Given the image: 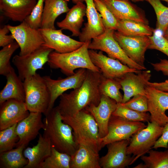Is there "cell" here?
Returning a JSON list of instances; mask_svg holds the SVG:
<instances>
[{
    "instance_id": "cell-1",
    "label": "cell",
    "mask_w": 168,
    "mask_h": 168,
    "mask_svg": "<svg viewBox=\"0 0 168 168\" xmlns=\"http://www.w3.org/2000/svg\"><path fill=\"white\" fill-rule=\"evenodd\" d=\"M102 74L100 72L86 69L82 84L68 93L60 96L57 106L62 116H70L86 108L99 103L101 95L99 89Z\"/></svg>"
},
{
    "instance_id": "cell-2",
    "label": "cell",
    "mask_w": 168,
    "mask_h": 168,
    "mask_svg": "<svg viewBox=\"0 0 168 168\" xmlns=\"http://www.w3.org/2000/svg\"><path fill=\"white\" fill-rule=\"evenodd\" d=\"M45 116L43 135L57 150L72 156L78 148V144L72 127L63 121L57 106Z\"/></svg>"
},
{
    "instance_id": "cell-3",
    "label": "cell",
    "mask_w": 168,
    "mask_h": 168,
    "mask_svg": "<svg viewBox=\"0 0 168 168\" xmlns=\"http://www.w3.org/2000/svg\"><path fill=\"white\" fill-rule=\"evenodd\" d=\"M91 42H85L78 49L68 53H60L54 51H52L49 56L48 65L51 68L60 69L67 76L74 74V71L78 68L101 72L90 58L88 46Z\"/></svg>"
},
{
    "instance_id": "cell-4",
    "label": "cell",
    "mask_w": 168,
    "mask_h": 168,
    "mask_svg": "<svg viewBox=\"0 0 168 168\" xmlns=\"http://www.w3.org/2000/svg\"><path fill=\"white\" fill-rule=\"evenodd\" d=\"M25 92V103L30 112L46 114L50 95L43 77L36 73L23 81Z\"/></svg>"
},
{
    "instance_id": "cell-5",
    "label": "cell",
    "mask_w": 168,
    "mask_h": 168,
    "mask_svg": "<svg viewBox=\"0 0 168 168\" xmlns=\"http://www.w3.org/2000/svg\"><path fill=\"white\" fill-rule=\"evenodd\" d=\"M115 30L105 29V32L93 39L88 46L89 49L100 50L106 53L109 57L118 60L129 67L142 71L146 70L131 60L126 54L115 39Z\"/></svg>"
},
{
    "instance_id": "cell-6",
    "label": "cell",
    "mask_w": 168,
    "mask_h": 168,
    "mask_svg": "<svg viewBox=\"0 0 168 168\" xmlns=\"http://www.w3.org/2000/svg\"><path fill=\"white\" fill-rule=\"evenodd\" d=\"M61 117L63 121L72 128L75 139L96 143L99 147L100 138L98 126L93 116L87 110L83 109L72 116Z\"/></svg>"
},
{
    "instance_id": "cell-7",
    "label": "cell",
    "mask_w": 168,
    "mask_h": 168,
    "mask_svg": "<svg viewBox=\"0 0 168 168\" xmlns=\"http://www.w3.org/2000/svg\"><path fill=\"white\" fill-rule=\"evenodd\" d=\"M147 127L131 138L127 148V154L134 157V162L140 157L148 153L162 134L164 126L155 122H147Z\"/></svg>"
},
{
    "instance_id": "cell-8",
    "label": "cell",
    "mask_w": 168,
    "mask_h": 168,
    "mask_svg": "<svg viewBox=\"0 0 168 168\" xmlns=\"http://www.w3.org/2000/svg\"><path fill=\"white\" fill-rule=\"evenodd\" d=\"M147 126L142 122L128 121L112 115L108 123V133L100 139V150L107 144L114 142L130 140L134 134Z\"/></svg>"
},
{
    "instance_id": "cell-9",
    "label": "cell",
    "mask_w": 168,
    "mask_h": 168,
    "mask_svg": "<svg viewBox=\"0 0 168 168\" xmlns=\"http://www.w3.org/2000/svg\"><path fill=\"white\" fill-rule=\"evenodd\" d=\"M53 51L43 45L27 55L14 56L12 62L17 69L20 78L23 81L36 74L38 70L43 69L44 65L48 62L50 53Z\"/></svg>"
},
{
    "instance_id": "cell-10",
    "label": "cell",
    "mask_w": 168,
    "mask_h": 168,
    "mask_svg": "<svg viewBox=\"0 0 168 168\" xmlns=\"http://www.w3.org/2000/svg\"><path fill=\"white\" fill-rule=\"evenodd\" d=\"M7 26L19 46L20 55L29 54L40 47L44 43L39 29L31 27L25 21L18 25H7Z\"/></svg>"
},
{
    "instance_id": "cell-11",
    "label": "cell",
    "mask_w": 168,
    "mask_h": 168,
    "mask_svg": "<svg viewBox=\"0 0 168 168\" xmlns=\"http://www.w3.org/2000/svg\"><path fill=\"white\" fill-rule=\"evenodd\" d=\"M86 69H79L75 73L66 78L54 79L49 76H43L49 89L50 99L49 107L45 115L54 107L58 98L68 90L75 89L82 83L85 77Z\"/></svg>"
},
{
    "instance_id": "cell-12",
    "label": "cell",
    "mask_w": 168,
    "mask_h": 168,
    "mask_svg": "<svg viewBox=\"0 0 168 168\" xmlns=\"http://www.w3.org/2000/svg\"><path fill=\"white\" fill-rule=\"evenodd\" d=\"M89 53L92 63L106 78L116 79L128 72L137 73L141 71L131 68L118 60L105 55L101 51L97 52L94 50L89 49Z\"/></svg>"
},
{
    "instance_id": "cell-13",
    "label": "cell",
    "mask_w": 168,
    "mask_h": 168,
    "mask_svg": "<svg viewBox=\"0 0 168 168\" xmlns=\"http://www.w3.org/2000/svg\"><path fill=\"white\" fill-rule=\"evenodd\" d=\"M114 37L127 55L139 65L145 67V53L150 44L148 36H127L114 31Z\"/></svg>"
},
{
    "instance_id": "cell-14",
    "label": "cell",
    "mask_w": 168,
    "mask_h": 168,
    "mask_svg": "<svg viewBox=\"0 0 168 168\" xmlns=\"http://www.w3.org/2000/svg\"><path fill=\"white\" fill-rule=\"evenodd\" d=\"M75 139L78 147L71 156L70 168H101L98 145L89 141Z\"/></svg>"
},
{
    "instance_id": "cell-15",
    "label": "cell",
    "mask_w": 168,
    "mask_h": 168,
    "mask_svg": "<svg viewBox=\"0 0 168 168\" xmlns=\"http://www.w3.org/2000/svg\"><path fill=\"white\" fill-rule=\"evenodd\" d=\"M130 141L124 140L107 144V154L100 158L101 168H124L133 163L135 157L127 154V148Z\"/></svg>"
},
{
    "instance_id": "cell-16",
    "label": "cell",
    "mask_w": 168,
    "mask_h": 168,
    "mask_svg": "<svg viewBox=\"0 0 168 168\" xmlns=\"http://www.w3.org/2000/svg\"><path fill=\"white\" fill-rule=\"evenodd\" d=\"M145 94L148 100L151 122H155L164 126L168 123V116L166 114V111L168 110V92L161 91L148 86Z\"/></svg>"
},
{
    "instance_id": "cell-17",
    "label": "cell",
    "mask_w": 168,
    "mask_h": 168,
    "mask_svg": "<svg viewBox=\"0 0 168 168\" xmlns=\"http://www.w3.org/2000/svg\"><path fill=\"white\" fill-rule=\"evenodd\" d=\"M151 77V71L147 70L141 71L137 73L128 72L116 79L120 83L124 92L121 103L128 101L135 95H146V88L148 86Z\"/></svg>"
},
{
    "instance_id": "cell-18",
    "label": "cell",
    "mask_w": 168,
    "mask_h": 168,
    "mask_svg": "<svg viewBox=\"0 0 168 168\" xmlns=\"http://www.w3.org/2000/svg\"><path fill=\"white\" fill-rule=\"evenodd\" d=\"M44 40V45L60 53L74 51L84 43L76 40L64 34L61 29H39Z\"/></svg>"
},
{
    "instance_id": "cell-19",
    "label": "cell",
    "mask_w": 168,
    "mask_h": 168,
    "mask_svg": "<svg viewBox=\"0 0 168 168\" xmlns=\"http://www.w3.org/2000/svg\"><path fill=\"white\" fill-rule=\"evenodd\" d=\"M0 105V130L18 124L30 113L25 102L16 100L9 99Z\"/></svg>"
},
{
    "instance_id": "cell-20",
    "label": "cell",
    "mask_w": 168,
    "mask_h": 168,
    "mask_svg": "<svg viewBox=\"0 0 168 168\" xmlns=\"http://www.w3.org/2000/svg\"><path fill=\"white\" fill-rule=\"evenodd\" d=\"M117 105L115 100L102 95L97 105H91L85 108L93 116L97 124L100 139L107 134L109 120Z\"/></svg>"
},
{
    "instance_id": "cell-21",
    "label": "cell",
    "mask_w": 168,
    "mask_h": 168,
    "mask_svg": "<svg viewBox=\"0 0 168 168\" xmlns=\"http://www.w3.org/2000/svg\"><path fill=\"white\" fill-rule=\"evenodd\" d=\"M42 113L30 112L29 115L18 123L16 128L19 138L16 147L22 145L26 147L35 139L39 134L41 129L44 128L42 120Z\"/></svg>"
},
{
    "instance_id": "cell-22",
    "label": "cell",
    "mask_w": 168,
    "mask_h": 168,
    "mask_svg": "<svg viewBox=\"0 0 168 168\" xmlns=\"http://www.w3.org/2000/svg\"><path fill=\"white\" fill-rule=\"evenodd\" d=\"M87 22L84 24L79 36L80 41L83 43L91 42L103 33L105 30L100 15L95 7L93 0H85Z\"/></svg>"
},
{
    "instance_id": "cell-23",
    "label": "cell",
    "mask_w": 168,
    "mask_h": 168,
    "mask_svg": "<svg viewBox=\"0 0 168 168\" xmlns=\"http://www.w3.org/2000/svg\"><path fill=\"white\" fill-rule=\"evenodd\" d=\"M101 0L118 20H130L148 24L143 12L129 1Z\"/></svg>"
},
{
    "instance_id": "cell-24",
    "label": "cell",
    "mask_w": 168,
    "mask_h": 168,
    "mask_svg": "<svg viewBox=\"0 0 168 168\" xmlns=\"http://www.w3.org/2000/svg\"><path fill=\"white\" fill-rule=\"evenodd\" d=\"M37 0H0L3 15L15 22H22L30 14Z\"/></svg>"
},
{
    "instance_id": "cell-25",
    "label": "cell",
    "mask_w": 168,
    "mask_h": 168,
    "mask_svg": "<svg viewBox=\"0 0 168 168\" xmlns=\"http://www.w3.org/2000/svg\"><path fill=\"white\" fill-rule=\"evenodd\" d=\"M52 146L49 140L40 133L36 145L24 150L28 164L23 168H39L41 163L51 154Z\"/></svg>"
},
{
    "instance_id": "cell-26",
    "label": "cell",
    "mask_w": 168,
    "mask_h": 168,
    "mask_svg": "<svg viewBox=\"0 0 168 168\" xmlns=\"http://www.w3.org/2000/svg\"><path fill=\"white\" fill-rule=\"evenodd\" d=\"M86 11V6L83 2L77 3L70 9L64 19L57 22V25L62 30H69L72 36L79 37Z\"/></svg>"
},
{
    "instance_id": "cell-27",
    "label": "cell",
    "mask_w": 168,
    "mask_h": 168,
    "mask_svg": "<svg viewBox=\"0 0 168 168\" xmlns=\"http://www.w3.org/2000/svg\"><path fill=\"white\" fill-rule=\"evenodd\" d=\"M5 77L6 84L0 92V105L10 99L25 102L23 81L16 74L13 68Z\"/></svg>"
},
{
    "instance_id": "cell-28",
    "label": "cell",
    "mask_w": 168,
    "mask_h": 168,
    "mask_svg": "<svg viewBox=\"0 0 168 168\" xmlns=\"http://www.w3.org/2000/svg\"><path fill=\"white\" fill-rule=\"evenodd\" d=\"M69 0H44L40 28L56 29L55 20L60 15L69 11L68 2Z\"/></svg>"
},
{
    "instance_id": "cell-29",
    "label": "cell",
    "mask_w": 168,
    "mask_h": 168,
    "mask_svg": "<svg viewBox=\"0 0 168 168\" xmlns=\"http://www.w3.org/2000/svg\"><path fill=\"white\" fill-rule=\"evenodd\" d=\"M25 147V146L22 145L0 153V167L24 168L28 162L23 153Z\"/></svg>"
},
{
    "instance_id": "cell-30",
    "label": "cell",
    "mask_w": 168,
    "mask_h": 168,
    "mask_svg": "<svg viewBox=\"0 0 168 168\" xmlns=\"http://www.w3.org/2000/svg\"><path fill=\"white\" fill-rule=\"evenodd\" d=\"M116 30L127 36H150L152 35L154 30L148 24L126 20H118Z\"/></svg>"
},
{
    "instance_id": "cell-31",
    "label": "cell",
    "mask_w": 168,
    "mask_h": 168,
    "mask_svg": "<svg viewBox=\"0 0 168 168\" xmlns=\"http://www.w3.org/2000/svg\"><path fill=\"white\" fill-rule=\"evenodd\" d=\"M164 151L150 150L149 155H143L141 159L144 163L138 164L134 168H168V148Z\"/></svg>"
},
{
    "instance_id": "cell-32",
    "label": "cell",
    "mask_w": 168,
    "mask_h": 168,
    "mask_svg": "<svg viewBox=\"0 0 168 168\" xmlns=\"http://www.w3.org/2000/svg\"><path fill=\"white\" fill-rule=\"evenodd\" d=\"M99 89L101 96H108L117 103H122L123 96L120 91L122 87L116 79L106 78L102 74Z\"/></svg>"
},
{
    "instance_id": "cell-33",
    "label": "cell",
    "mask_w": 168,
    "mask_h": 168,
    "mask_svg": "<svg viewBox=\"0 0 168 168\" xmlns=\"http://www.w3.org/2000/svg\"><path fill=\"white\" fill-rule=\"evenodd\" d=\"M71 156L60 152L53 146L50 155L40 165L39 168H70Z\"/></svg>"
},
{
    "instance_id": "cell-34",
    "label": "cell",
    "mask_w": 168,
    "mask_h": 168,
    "mask_svg": "<svg viewBox=\"0 0 168 168\" xmlns=\"http://www.w3.org/2000/svg\"><path fill=\"white\" fill-rule=\"evenodd\" d=\"M112 115L120 117L130 121L148 122L150 121V115L147 112L135 111L117 103V107Z\"/></svg>"
},
{
    "instance_id": "cell-35",
    "label": "cell",
    "mask_w": 168,
    "mask_h": 168,
    "mask_svg": "<svg viewBox=\"0 0 168 168\" xmlns=\"http://www.w3.org/2000/svg\"><path fill=\"white\" fill-rule=\"evenodd\" d=\"M17 124L0 131V153L16 146L19 138L16 131Z\"/></svg>"
},
{
    "instance_id": "cell-36",
    "label": "cell",
    "mask_w": 168,
    "mask_h": 168,
    "mask_svg": "<svg viewBox=\"0 0 168 168\" xmlns=\"http://www.w3.org/2000/svg\"><path fill=\"white\" fill-rule=\"evenodd\" d=\"M153 7L156 16V30L163 34L168 26V7L164 5L160 0L148 1Z\"/></svg>"
},
{
    "instance_id": "cell-37",
    "label": "cell",
    "mask_w": 168,
    "mask_h": 168,
    "mask_svg": "<svg viewBox=\"0 0 168 168\" xmlns=\"http://www.w3.org/2000/svg\"><path fill=\"white\" fill-rule=\"evenodd\" d=\"M19 48L14 41L2 47L0 51V74L5 76L12 68L10 63L11 58L15 51Z\"/></svg>"
},
{
    "instance_id": "cell-38",
    "label": "cell",
    "mask_w": 168,
    "mask_h": 168,
    "mask_svg": "<svg viewBox=\"0 0 168 168\" xmlns=\"http://www.w3.org/2000/svg\"><path fill=\"white\" fill-rule=\"evenodd\" d=\"M96 9L101 15L105 29L117 30L118 20L101 0H93Z\"/></svg>"
},
{
    "instance_id": "cell-39",
    "label": "cell",
    "mask_w": 168,
    "mask_h": 168,
    "mask_svg": "<svg viewBox=\"0 0 168 168\" xmlns=\"http://www.w3.org/2000/svg\"><path fill=\"white\" fill-rule=\"evenodd\" d=\"M44 0H38L30 14L25 21L31 27L39 29L41 26Z\"/></svg>"
},
{
    "instance_id": "cell-40",
    "label": "cell",
    "mask_w": 168,
    "mask_h": 168,
    "mask_svg": "<svg viewBox=\"0 0 168 168\" xmlns=\"http://www.w3.org/2000/svg\"><path fill=\"white\" fill-rule=\"evenodd\" d=\"M120 104L126 107L137 111L141 112L148 111V100L146 95H135L128 101Z\"/></svg>"
},
{
    "instance_id": "cell-41",
    "label": "cell",
    "mask_w": 168,
    "mask_h": 168,
    "mask_svg": "<svg viewBox=\"0 0 168 168\" xmlns=\"http://www.w3.org/2000/svg\"><path fill=\"white\" fill-rule=\"evenodd\" d=\"M150 44L148 49L159 50L168 57V40L162 35L156 34L154 30L152 35L148 36Z\"/></svg>"
},
{
    "instance_id": "cell-42",
    "label": "cell",
    "mask_w": 168,
    "mask_h": 168,
    "mask_svg": "<svg viewBox=\"0 0 168 168\" xmlns=\"http://www.w3.org/2000/svg\"><path fill=\"white\" fill-rule=\"evenodd\" d=\"M10 32L7 25L4 26L0 29V46L3 47L15 41L14 39L11 34L8 35Z\"/></svg>"
},
{
    "instance_id": "cell-43",
    "label": "cell",
    "mask_w": 168,
    "mask_h": 168,
    "mask_svg": "<svg viewBox=\"0 0 168 168\" xmlns=\"http://www.w3.org/2000/svg\"><path fill=\"white\" fill-rule=\"evenodd\" d=\"M160 147L168 148V123L164 126L161 135L152 148L157 149Z\"/></svg>"
},
{
    "instance_id": "cell-44",
    "label": "cell",
    "mask_w": 168,
    "mask_h": 168,
    "mask_svg": "<svg viewBox=\"0 0 168 168\" xmlns=\"http://www.w3.org/2000/svg\"><path fill=\"white\" fill-rule=\"evenodd\" d=\"M151 64L154 70L157 72H161L164 75L168 76V60L161 59L159 63Z\"/></svg>"
},
{
    "instance_id": "cell-45",
    "label": "cell",
    "mask_w": 168,
    "mask_h": 168,
    "mask_svg": "<svg viewBox=\"0 0 168 168\" xmlns=\"http://www.w3.org/2000/svg\"><path fill=\"white\" fill-rule=\"evenodd\" d=\"M148 85L165 92H168V80L160 82H149Z\"/></svg>"
},
{
    "instance_id": "cell-46",
    "label": "cell",
    "mask_w": 168,
    "mask_h": 168,
    "mask_svg": "<svg viewBox=\"0 0 168 168\" xmlns=\"http://www.w3.org/2000/svg\"><path fill=\"white\" fill-rule=\"evenodd\" d=\"M164 37L168 40V26L165 31L163 34Z\"/></svg>"
},
{
    "instance_id": "cell-47",
    "label": "cell",
    "mask_w": 168,
    "mask_h": 168,
    "mask_svg": "<svg viewBox=\"0 0 168 168\" xmlns=\"http://www.w3.org/2000/svg\"><path fill=\"white\" fill-rule=\"evenodd\" d=\"M72 1L76 4L79 2H83L85 0H71Z\"/></svg>"
},
{
    "instance_id": "cell-48",
    "label": "cell",
    "mask_w": 168,
    "mask_h": 168,
    "mask_svg": "<svg viewBox=\"0 0 168 168\" xmlns=\"http://www.w3.org/2000/svg\"><path fill=\"white\" fill-rule=\"evenodd\" d=\"M128 1H132L133 2H139V1H142V0H126Z\"/></svg>"
},
{
    "instance_id": "cell-49",
    "label": "cell",
    "mask_w": 168,
    "mask_h": 168,
    "mask_svg": "<svg viewBox=\"0 0 168 168\" xmlns=\"http://www.w3.org/2000/svg\"><path fill=\"white\" fill-rule=\"evenodd\" d=\"M142 0V1H147L148 2V1H150V0ZM163 0V1H165L168 4V0Z\"/></svg>"
},
{
    "instance_id": "cell-50",
    "label": "cell",
    "mask_w": 168,
    "mask_h": 168,
    "mask_svg": "<svg viewBox=\"0 0 168 168\" xmlns=\"http://www.w3.org/2000/svg\"></svg>"
}]
</instances>
